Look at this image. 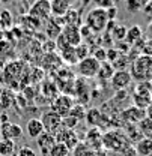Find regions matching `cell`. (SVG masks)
Returning a JSON list of instances; mask_svg holds the SVG:
<instances>
[{"label":"cell","mask_w":152,"mask_h":156,"mask_svg":"<svg viewBox=\"0 0 152 156\" xmlns=\"http://www.w3.org/2000/svg\"><path fill=\"white\" fill-rule=\"evenodd\" d=\"M130 74L133 81L137 83H151L152 81V57L140 54L130 65Z\"/></svg>","instance_id":"cell-1"},{"label":"cell","mask_w":152,"mask_h":156,"mask_svg":"<svg viewBox=\"0 0 152 156\" xmlns=\"http://www.w3.org/2000/svg\"><path fill=\"white\" fill-rule=\"evenodd\" d=\"M109 24V17H107V11L99 9V8H94L86 14L84 18V26H87L94 33H101L106 30Z\"/></svg>","instance_id":"cell-2"},{"label":"cell","mask_w":152,"mask_h":156,"mask_svg":"<svg viewBox=\"0 0 152 156\" xmlns=\"http://www.w3.org/2000/svg\"><path fill=\"white\" fill-rule=\"evenodd\" d=\"M151 83H137L133 93V104L134 107L140 110H146L148 105L151 104Z\"/></svg>","instance_id":"cell-3"},{"label":"cell","mask_w":152,"mask_h":156,"mask_svg":"<svg viewBox=\"0 0 152 156\" xmlns=\"http://www.w3.org/2000/svg\"><path fill=\"white\" fill-rule=\"evenodd\" d=\"M98 69H99V62L92 56H87L86 58H83L77 63V72L84 78L96 77Z\"/></svg>","instance_id":"cell-4"},{"label":"cell","mask_w":152,"mask_h":156,"mask_svg":"<svg viewBox=\"0 0 152 156\" xmlns=\"http://www.w3.org/2000/svg\"><path fill=\"white\" fill-rule=\"evenodd\" d=\"M72 107H74L72 98L68 96V95H59L54 98V101L51 104V111H54L60 117H65L69 114Z\"/></svg>","instance_id":"cell-5"},{"label":"cell","mask_w":152,"mask_h":156,"mask_svg":"<svg viewBox=\"0 0 152 156\" xmlns=\"http://www.w3.org/2000/svg\"><path fill=\"white\" fill-rule=\"evenodd\" d=\"M39 120L42 122V126H44L45 132H48V134H53V135H54L57 131L60 129L62 117L59 116V114H56L54 111H51V110L45 111Z\"/></svg>","instance_id":"cell-6"},{"label":"cell","mask_w":152,"mask_h":156,"mask_svg":"<svg viewBox=\"0 0 152 156\" xmlns=\"http://www.w3.org/2000/svg\"><path fill=\"white\" fill-rule=\"evenodd\" d=\"M110 83H112L113 90H116V92L127 90L130 87V84L133 83V77H131L128 69H125V71H114L113 77L110 78Z\"/></svg>","instance_id":"cell-7"},{"label":"cell","mask_w":152,"mask_h":156,"mask_svg":"<svg viewBox=\"0 0 152 156\" xmlns=\"http://www.w3.org/2000/svg\"><path fill=\"white\" fill-rule=\"evenodd\" d=\"M29 15L36 20H47L50 18L51 11H50V0H36L30 9H29Z\"/></svg>","instance_id":"cell-8"},{"label":"cell","mask_w":152,"mask_h":156,"mask_svg":"<svg viewBox=\"0 0 152 156\" xmlns=\"http://www.w3.org/2000/svg\"><path fill=\"white\" fill-rule=\"evenodd\" d=\"M0 134L3 140H9V141H15L17 138L23 135V129L17 123H11V122H5L0 123Z\"/></svg>","instance_id":"cell-9"},{"label":"cell","mask_w":152,"mask_h":156,"mask_svg":"<svg viewBox=\"0 0 152 156\" xmlns=\"http://www.w3.org/2000/svg\"><path fill=\"white\" fill-rule=\"evenodd\" d=\"M54 138H56V143H60V144H65L69 150H74L76 146L78 144V136L74 131H66V129H59L56 134H54Z\"/></svg>","instance_id":"cell-10"},{"label":"cell","mask_w":152,"mask_h":156,"mask_svg":"<svg viewBox=\"0 0 152 156\" xmlns=\"http://www.w3.org/2000/svg\"><path fill=\"white\" fill-rule=\"evenodd\" d=\"M146 117V113H145V110H140V108H137V107H128V108H125L122 113H120V119L125 122V123H130V125H137V123H140L143 119Z\"/></svg>","instance_id":"cell-11"},{"label":"cell","mask_w":152,"mask_h":156,"mask_svg":"<svg viewBox=\"0 0 152 156\" xmlns=\"http://www.w3.org/2000/svg\"><path fill=\"white\" fill-rule=\"evenodd\" d=\"M36 144H38L39 150L42 152V155L48 156L50 150L53 149V146L56 144V138L53 134H48V132H44L41 136L36 138Z\"/></svg>","instance_id":"cell-12"},{"label":"cell","mask_w":152,"mask_h":156,"mask_svg":"<svg viewBox=\"0 0 152 156\" xmlns=\"http://www.w3.org/2000/svg\"><path fill=\"white\" fill-rule=\"evenodd\" d=\"M102 144L109 149H113V150H120L122 149V144H124V136L120 135L117 131H113L110 134H106L102 136Z\"/></svg>","instance_id":"cell-13"},{"label":"cell","mask_w":152,"mask_h":156,"mask_svg":"<svg viewBox=\"0 0 152 156\" xmlns=\"http://www.w3.org/2000/svg\"><path fill=\"white\" fill-rule=\"evenodd\" d=\"M71 8V3L68 0H50V11L51 15L56 18H62Z\"/></svg>","instance_id":"cell-14"},{"label":"cell","mask_w":152,"mask_h":156,"mask_svg":"<svg viewBox=\"0 0 152 156\" xmlns=\"http://www.w3.org/2000/svg\"><path fill=\"white\" fill-rule=\"evenodd\" d=\"M26 132H27V135L30 136V138H33V140H36L38 136H41L44 132H45V129H44V126H42V122L39 120V119H30V120H27V123H26Z\"/></svg>","instance_id":"cell-15"},{"label":"cell","mask_w":152,"mask_h":156,"mask_svg":"<svg viewBox=\"0 0 152 156\" xmlns=\"http://www.w3.org/2000/svg\"><path fill=\"white\" fill-rule=\"evenodd\" d=\"M142 39H143V32H142V27H140V26L134 24V26H131L130 29H127L125 42H127L130 47H133L134 44H137V42L142 41Z\"/></svg>","instance_id":"cell-16"},{"label":"cell","mask_w":152,"mask_h":156,"mask_svg":"<svg viewBox=\"0 0 152 156\" xmlns=\"http://www.w3.org/2000/svg\"><path fill=\"white\" fill-rule=\"evenodd\" d=\"M135 153L139 156H151L152 155V138H142L135 144Z\"/></svg>","instance_id":"cell-17"},{"label":"cell","mask_w":152,"mask_h":156,"mask_svg":"<svg viewBox=\"0 0 152 156\" xmlns=\"http://www.w3.org/2000/svg\"><path fill=\"white\" fill-rule=\"evenodd\" d=\"M60 20H62L63 26H77V27H80V24H81L80 11L72 9V8H69V11H68V12H66Z\"/></svg>","instance_id":"cell-18"},{"label":"cell","mask_w":152,"mask_h":156,"mask_svg":"<svg viewBox=\"0 0 152 156\" xmlns=\"http://www.w3.org/2000/svg\"><path fill=\"white\" fill-rule=\"evenodd\" d=\"M86 140H87V146L91 147V149H94L96 152V149H99V146L102 144V136H101V132L98 131V129H92L87 136H86Z\"/></svg>","instance_id":"cell-19"},{"label":"cell","mask_w":152,"mask_h":156,"mask_svg":"<svg viewBox=\"0 0 152 156\" xmlns=\"http://www.w3.org/2000/svg\"><path fill=\"white\" fill-rule=\"evenodd\" d=\"M113 74H114V68L112 63H109V62L99 63V69H98V74H96L98 78H101V80H110V78L113 77Z\"/></svg>","instance_id":"cell-20"},{"label":"cell","mask_w":152,"mask_h":156,"mask_svg":"<svg viewBox=\"0 0 152 156\" xmlns=\"http://www.w3.org/2000/svg\"><path fill=\"white\" fill-rule=\"evenodd\" d=\"M109 35H112L114 41H117V42H122V41H125L127 27H125V26H122V24H117V23H116L113 27H112V30L109 32Z\"/></svg>","instance_id":"cell-21"},{"label":"cell","mask_w":152,"mask_h":156,"mask_svg":"<svg viewBox=\"0 0 152 156\" xmlns=\"http://www.w3.org/2000/svg\"><path fill=\"white\" fill-rule=\"evenodd\" d=\"M14 152H15L14 141H9V140H2L0 141V156H11Z\"/></svg>","instance_id":"cell-22"},{"label":"cell","mask_w":152,"mask_h":156,"mask_svg":"<svg viewBox=\"0 0 152 156\" xmlns=\"http://www.w3.org/2000/svg\"><path fill=\"white\" fill-rule=\"evenodd\" d=\"M60 53H62V58H63L66 63H69V65L78 63V60H77V57H76V50H74V47H66V48H63Z\"/></svg>","instance_id":"cell-23"},{"label":"cell","mask_w":152,"mask_h":156,"mask_svg":"<svg viewBox=\"0 0 152 156\" xmlns=\"http://www.w3.org/2000/svg\"><path fill=\"white\" fill-rule=\"evenodd\" d=\"M69 149L65 146V144H60V143H56L54 146H53V149L50 150V153L48 156H68L69 155Z\"/></svg>","instance_id":"cell-24"},{"label":"cell","mask_w":152,"mask_h":156,"mask_svg":"<svg viewBox=\"0 0 152 156\" xmlns=\"http://www.w3.org/2000/svg\"><path fill=\"white\" fill-rule=\"evenodd\" d=\"M139 128H140L142 134H145V135H148V138H151V135H152V119L145 117V119L139 123Z\"/></svg>","instance_id":"cell-25"},{"label":"cell","mask_w":152,"mask_h":156,"mask_svg":"<svg viewBox=\"0 0 152 156\" xmlns=\"http://www.w3.org/2000/svg\"><path fill=\"white\" fill-rule=\"evenodd\" d=\"M68 116L74 117L77 120H83V119L86 117V110H84L81 105H74V107L71 108V111H69Z\"/></svg>","instance_id":"cell-26"},{"label":"cell","mask_w":152,"mask_h":156,"mask_svg":"<svg viewBox=\"0 0 152 156\" xmlns=\"http://www.w3.org/2000/svg\"><path fill=\"white\" fill-rule=\"evenodd\" d=\"M74 50H76V57H77L78 62L83 60V58H86L87 56H91V54H89V48H87V45H84V44L77 45Z\"/></svg>","instance_id":"cell-27"},{"label":"cell","mask_w":152,"mask_h":156,"mask_svg":"<svg viewBox=\"0 0 152 156\" xmlns=\"http://www.w3.org/2000/svg\"><path fill=\"white\" fill-rule=\"evenodd\" d=\"M92 2H94L95 8L104 9V11H107V9H110V8L114 6V0H92Z\"/></svg>","instance_id":"cell-28"},{"label":"cell","mask_w":152,"mask_h":156,"mask_svg":"<svg viewBox=\"0 0 152 156\" xmlns=\"http://www.w3.org/2000/svg\"><path fill=\"white\" fill-rule=\"evenodd\" d=\"M92 57H95L99 63H102V62H107V50L106 48H98L94 51V54H91Z\"/></svg>","instance_id":"cell-29"},{"label":"cell","mask_w":152,"mask_h":156,"mask_svg":"<svg viewBox=\"0 0 152 156\" xmlns=\"http://www.w3.org/2000/svg\"><path fill=\"white\" fill-rule=\"evenodd\" d=\"M142 54L152 57V39H145L142 45Z\"/></svg>","instance_id":"cell-30"},{"label":"cell","mask_w":152,"mask_h":156,"mask_svg":"<svg viewBox=\"0 0 152 156\" xmlns=\"http://www.w3.org/2000/svg\"><path fill=\"white\" fill-rule=\"evenodd\" d=\"M17 156H38V155H36V152H35L32 147L23 146V147H20L18 155H17Z\"/></svg>","instance_id":"cell-31"},{"label":"cell","mask_w":152,"mask_h":156,"mask_svg":"<svg viewBox=\"0 0 152 156\" xmlns=\"http://www.w3.org/2000/svg\"><path fill=\"white\" fill-rule=\"evenodd\" d=\"M142 11H143V12H145V15L152 21V0H149V2L145 5V8H143Z\"/></svg>","instance_id":"cell-32"},{"label":"cell","mask_w":152,"mask_h":156,"mask_svg":"<svg viewBox=\"0 0 152 156\" xmlns=\"http://www.w3.org/2000/svg\"><path fill=\"white\" fill-rule=\"evenodd\" d=\"M146 39H152V21H149L148 27H146Z\"/></svg>","instance_id":"cell-33"},{"label":"cell","mask_w":152,"mask_h":156,"mask_svg":"<svg viewBox=\"0 0 152 156\" xmlns=\"http://www.w3.org/2000/svg\"><path fill=\"white\" fill-rule=\"evenodd\" d=\"M145 113H146V117H149V119H152V101H151V104L148 105V108L145 110Z\"/></svg>","instance_id":"cell-34"},{"label":"cell","mask_w":152,"mask_h":156,"mask_svg":"<svg viewBox=\"0 0 152 156\" xmlns=\"http://www.w3.org/2000/svg\"><path fill=\"white\" fill-rule=\"evenodd\" d=\"M137 2H139V3H140V5H142V6L145 8V5H146V3H148L149 0H137Z\"/></svg>","instance_id":"cell-35"},{"label":"cell","mask_w":152,"mask_h":156,"mask_svg":"<svg viewBox=\"0 0 152 156\" xmlns=\"http://www.w3.org/2000/svg\"><path fill=\"white\" fill-rule=\"evenodd\" d=\"M151 95H152V81H151Z\"/></svg>","instance_id":"cell-36"},{"label":"cell","mask_w":152,"mask_h":156,"mask_svg":"<svg viewBox=\"0 0 152 156\" xmlns=\"http://www.w3.org/2000/svg\"><path fill=\"white\" fill-rule=\"evenodd\" d=\"M68 2H69V3H71V2H74V0H68Z\"/></svg>","instance_id":"cell-37"}]
</instances>
